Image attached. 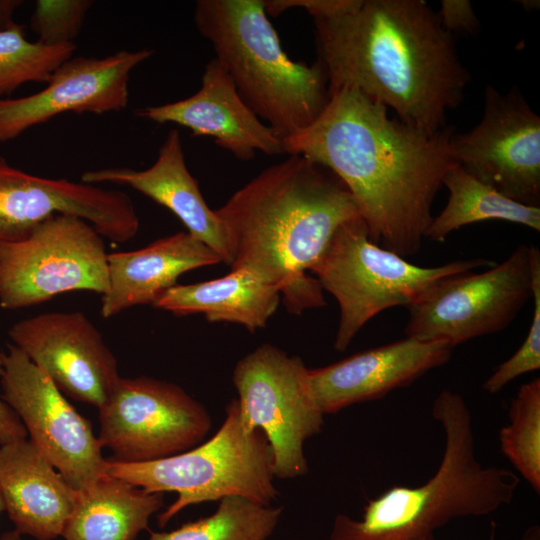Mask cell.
Masks as SVG:
<instances>
[{"instance_id": "cell-1", "label": "cell", "mask_w": 540, "mask_h": 540, "mask_svg": "<svg viewBox=\"0 0 540 540\" xmlns=\"http://www.w3.org/2000/svg\"><path fill=\"white\" fill-rule=\"evenodd\" d=\"M453 128L426 133L356 89L330 92L319 117L282 140L283 152L332 171L352 194L370 239L403 258L421 249L445 174L458 165Z\"/></svg>"}, {"instance_id": "cell-2", "label": "cell", "mask_w": 540, "mask_h": 540, "mask_svg": "<svg viewBox=\"0 0 540 540\" xmlns=\"http://www.w3.org/2000/svg\"><path fill=\"white\" fill-rule=\"evenodd\" d=\"M313 21L329 94L356 89L429 134L447 126L470 75L425 1L363 0L353 12Z\"/></svg>"}, {"instance_id": "cell-3", "label": "cell", "mask_w": 540, "mask_h": 540, "mask_svg": "<svg viewBox=\"0 0 540 540\" xmlns=\"http://www.w3.org/2000/svg\"><path fill=\"white\" fill-rule=\"evenodd\" d=\"M231 254V269H246L277 287L287 310L300 314L326 305L306 271L335 231L361 217L345 184L301 155L261 171L215 210Z\"/></svg>"}, {"instance_id": "cell-4", "label": "cell", "mask_w": 540, "mask_h": 540, "mask_svg": "<svg viewBox=\"0 0 540 540\" xmlns=\"http://www.w3.org/2000/svg\"><path fill=\"white\" fill-rule=\"evenodd\" d=\"M431 414L445 435L435 474L421 486H393L369 500L361 519L337 515L329 540H434V531L450 520L487 516L512 501L520 478L510 469L478 461L465 399L444 389Z\"/></svg>"}, {"instance_id": "cell-5", "label": "cell", "mask_w": 540, "mask_h": 540, "mask_svg": "<svg viewBox=\"0 0 540 540\" xmlns=\"http://www.w3.org/2000/svg\"><path fill=\"white\" fill-rule=\"evenodd\" d=\"M194 23L242 100L281 141L322 113L330 98L323 64L288 57L264 0H199Z\"/></svg>"}, {"instance_id": "cell-6", "label": "cell", "mask_w": 540, "mask_h": 540, "mask_svg": "<svg viewBox=\"0 0 540 540\" xmlns=\"http://www.w3.org/2000/svg\"><path fill=\"white\" fill-rule=\"evenodd\" d=\"M106 472L147 492L177 493V499L157 516L161 528L191 505L234 495L271 505L279 495L271 447L263 432L244 426L237 399L229 402L222 425L204 443L148 462L107 459Z\"/></svg>"}, {"instance_id": "cell-7", "label": "cell", "mask_w": 540, "mask_h": 540, "mask_svg": "<svg viewBox=\"0 0 540 540\" xmlns=\"http://www.w3.org/2000/svg\"><path fill=\"white\" fill-rule=\"evenodd\" d=\"M494 264L492 260L473 258L435 267L414 265L374 243L364 220L357 217L335 231L310 271L338 302L340 318L334 349L343 352L364 325L382 311L407 308L438 281Z\"/></svg>"}, {"instance_id": "cell-8", "label": "cell", "mask_w": 540, "mask_h": 540, "mask_svg": "<svg viewBox=\"0 0 540 540\" xmlns=\"http://www.w3.org/2000/svg\"><path fill=\"white\" fill-rule=\"evenodd\" d=\"M103 236L87 221L57 214L22 240L0 244V307L18 310L72 291L108 289Z\"/></svg>"}, {"instance_id": "cell-9", "label": "cell", "mask_w": 540, "mask_h": 540, "mask_svg": "<svg viewBox=\"0 0 540 540\" xmlns=\"http://www.w3.org/2000/svg\"><path fill=\"white\" fill-rule=\"evenodd\" d=\"M532 298L530 245H518L502 262L444 278L408 309L406 337L453 348L507 328Z\"/></svg>"}, {"instance_id": "cell-10", "label": "cell", "mask_w": 540, "mask_h": 540, "mask_svg": "<svg viewBox=\"0 0 540 540\" xmlns=\"http://www.w3.org/2000/svg\"><path fill=\"white\" fill-rule=\"evenodd\" d=\"M308 370L301 358L263 344L240 359L233 371L241 420L248 430L266 436L279 479L308 473L304 444L324 425V414L309 394Z\"/></svg>"}, {"instance_id": "cell-11", "label": "cell", "mask_w": 540, "mask_h": 540, "mask_svg": "<svg viewBox=\"0 0 540 540\" xmlns=\"http://www.w3.org/2000/svg\"><path fill=\"white\" fill-rule=\"evenodd\" d=\"M99 435L111 460L141 463L187 451L207 436L211 417L179 385L147 376L120 377L98 409Z\"/></svg>"}, {"instance_id": "cell-12", "label": "cell", "mask_w": 540, "mask_h": 540, "mask_svg": "<svg viewBox=\"0 0 540 540\" xmlns=\"http://www.w3.org/2000/svg\"><path fill=\"white\" fill-rule=\"evenodd\" d=\"M1 398L23 424L27 438L77 491L107 475V459L91 422L16 346L7 345Z\"/></svg>"}, {"instance_id": "cell-13", "label": "cell", "mask_w": 540, "mask_h": 540, "mask_svg": "<svg viewBox=\"0 0 540 540\" xmlns=\"http://www.w3.org/2000/svg\"><path fill=\"white\" fill-rule=\"evenodd\" d=\"M451 150L466 172L504 196L528 206L540 203V117L522 94L485 88L481 121L453 134Z\"/></svg>"}, {"instance_id": "cell-14", "label": "cell", "mask_w": 540, "mask_h": 540, "mask_svg": "<svg viewBox=\"0 0 540 540\" xmlns=\"http://www.w3.org/2000/svg\"><path fill=\"white\" fill-rule=\"evenodd\" d=\"M57 214L82 218L103 238L116 243L133 239L140 226L133 201L125 192L32 175L0 155V244L22 240Z\"/></svg>"}, {"instance_id": "cell-15", "label": "cell", "mask_w": 540, "mask_h": 540, "mask_svg": "<svg viewBox=\"0 0 540 540\" xmlns=\"http://www.w3.org/2000/svg\"><path fill=\"white\" fill-rule=\"evenodd\" d=\"M8 336L65 396L97 409L121 377L102 334L80 311L21 319L11 325Z\"/></svg>"}, {"instance_id": "cell-16", "label": "cell", "mask_w": 540, "mask_h": 540, "mask_svg": "<svg viewBox=\"0 0 540 540\" xmlns=\"http://www.w3.org/2000/svg\"><path fill=\"white\" fill-rule=\"evenodd\" d=\"M154 50H120L103 58L77 56L63 62L44 89L34 94L0 98V142L66 112L104 114L128 105L131 72Z\"/></svg>"}, {"instance_id": "cell-17", "label": "cell", "mask_w": 540, "mask_h": 540, "mask_svg": "<svg viewBox=\"0 0 540 540\" xmlns=\"http://www.w3.org/2000/svg\"><path fill=\"white\" fill-rule=\"evenodd\" d=\"M453 347L411 337L367 349L333 364L309 369L310 397L324 415L377 400L446 364Z\"/></svg>"}, {"instance_id": "cell-18", "label": "cell", "mask_w": 540, "mask_h": 540, "mask_svg": "<svg viewBox=\"0 0 540 540\" xmlns=\"http://www.w3.org/2000/svg\"><path fill=\"white\" fill-rule=\"evenodd\" d=\"M135 115L157 124L174 123L193 136H211L222 149L239 160L257 152L283 154L281 139L247 106L233 81L217 61L205 66L200 89L192 96L157 106L138 108Z\"/></svg>"}, {"instance_id": "cell-19", "label": "cell", "mask_w": 540, "mask_h": 540, "mask_svg": "<svg viewBox=\"0 0 540 540\" xmlns=\"http://www.w3.org/2000/svg\"><path fill=\"white\" fill-rule=\"evenodd\" d=\"M81 182L125 185L166 207L188 229V233L212 249L230 265L231 254L224 225L205 202L197 180L189 172L180 133L171 129L162 142L157 159L147 169L104 168L83 172Z\"/></svg>"}, {"instance_id": "cell-20", "label": "cell", "mask_w": 540, "mask_h": 540, "mask_svg": "<svg viewBox=\"0 0 540 540\" xmlns=\"http://www.w3.org/2000/svg\"><path fill=\"white\" fill-rule=\"evenodd\" d=\"M0 494L17 533L53 540L61 536L79 491L25 438L0 446Z\"/></svg>"}, {"instance_id": "cell-21", "label": "cell", "mask_w": 540, "mask_h": 540, "mask_svg": "<svg viewBox=\"0 0 540 540\" xmlns=\"http://www.w3.org/2000/svg\"><path fill=\"white\" fill-rule=\"evenodd\" d=\"M107 260L108 289L100 306L105 319L134 306H153L182 274L222 262L188 232L159 238L137 250L108 253Z\"/></svg>"}, {"instance_id": "cell-22", "label": "cell", "mask_w": 540, "mask_h": 540, "mask_svg": "<svg viewBox=\"0 0 540 540\" xmlns=\"http://www.w3.org/2000/svg\"><path fill=\"white\" fill-rule=\"evenodd\" d=\"M280 290L246 269L220 278L167 290L154 307L177 316L203 314L209 322L240 324L250 332L263 328L280 303Z\"/></svg>"}, {"instance_id": "cell-23", "label": "cell", "mask_w": 540, "mask_h": 540, "mask_svg": "<svg viewBox=\"0 0 540 540\" xmlns=\"http://www.w3.org/2000/svg\"><path fill=\"white\" fill-rule=\"evenodd\" d=\"M164 504V493L147 492L106 475L80 492L61 536L64 540H135L149 529Z\"/></svg>"}, {"instance_id": "cell-24", "label": "cell", "mask_w": 540, "mask_h": 540, "mask_svg": "<svg viewBox=\"0 0 540 540\" xmlns=\"http://www.w3.org/2000/svg\"><path fill=\"white\" fill-rule=\"evenodd\" d=\"M442 185L449 192L443 210L426 231L425 238L444 242L449 234L463 226L499 220L540 231V207L516 202L476 179L456 165L444 176Z\"/></svg>"}, {"instance_id": "cell-25", "label": "cell", "mask_w": 540, "mask_h": 540, "mask_svg": "<svg viewBox=\"0 0 540 540\" xmlns=\"http://www.w3.org/2000/svg\"><path fill=\"white\" fill-rule=\"evenodd\" d=\"M283 509L241 496L219 500L216 511L169 532H150L149 540H268Z\"/></svg>"}, {"instance_id": "cell-26", "label": "cell", "mask_w": 540, "mask_h": 540, "mask_svg": "<svg viewBox=\"0 0 540 540\" xmlns=\"http://www.w3.org/2000/svg\"><path fill=\"white\" fill-rule=\"evenodd\" d=\"M499 432L502 453L533 490L540 493V379L522 384Z\"/></svg>"}, {"instance_id": "cell-27", "label": "cell", "mask_w": 540, "mask_h": 540, "mask_svg": "<svg viewBox=\"0 0 540 540\" xmlns=\"http://www.w3.org/2000/svg\"><path fill=\"white\" fill-rule=\"evenodd\" d=\"M76 50L75 43L56 46L29 41L24 27L0 30V97L30 82L47 83L52 73Z\"/></svg>"}, {"instance_id": "cell-28", "label": "cell", "mask_w": 540, "mask_h": 540, "mask_svg": "<svg viewBox=\"0 0 540 540\" xmlns=\"http://www.w3.org/2000/svg\"><path fill=\"white\" fill-rule=\"evenodd\" d=\"M532 266V322L521 346L507 360L498 365L484 381L483 388L489 394L500 392L511 381L540 368V250L531 244Z\"/></svg>"}, {"instance_id": "cell-29", "label": "cell", "mask_w": 540, "mask_h": 540, "mask_svg": "<svg viewBox=\"0 0 540 540\" xmlns=\"http://www.w3.org/2000/svg\"><path fill=\"white\" fill-rule=\"evenodd\" d=\"M92 5L91 0H37L30 19L37 41L49 46L74 43Z\"/></svg>"}, {"instance_id": "cell-30", "label": "cell", "mask_w": 540, "mask_h": 540, "mask_svg": "<svg viewBox=\"0 0 540 540\" xmlns=\"http://www.w3.org/2000/svg\"><path fill=\"white\" fill-rule=\"evenodd\" d=\"M363 0H264L268 16L276 17L290 8H303L313 18H329L357 10Z\"/></svg>"}, {"instance_id": "cell-31", "label": "cell", "mask_w": 540, "mask_h": 540, "mask_svg": "<svg viewBox=\"0 0 540 540\" xmlns=\"http://www.w3.org/2000/svg\"><path fill=\"white\" fill-rule=\"evenodd\" d=\"M436 15L444 30L453 37L454 35L472 36L480 27L472 4L468 0H442Z\"/></svg>"}, {"instance_id": "cell-32", "label": "cell", "mask_w": 540, "mask_h": 540, "mask_svg": "<svg viewBox=\"0 0 540 540\" xmlns=\"http://www.w3.org/2000/svg\"><path fill=\"white\" fill-rule=\"evenodd\" d=\"M5 352H0V377L4 367ZM27 438V432L18 416L0 397V446Z\"/></svg>"}, {"instance_id": "cell-33", "label": "cell", "mask_w": 540, "mask_h": 540, "mask_svg": "<svg viewBox=\"0 0 540 540\" xmlns=\"http://www.w3.org/2000/svg\"><path fill=\"white\" fill-rule=\"evenodd\" d=\"M21 4L20 0H0V30H6L16 24L13 14Z\"/></svg>"}, {"instance_id": "cell-34", "label": "cell", "mask_w": 540, "mask_h": 540, "mask_svg": "<svg viewBox=\"0 0 540 540\" xmlns=\"http://www.w3.org/2000/svg\"><path fill=\"white\" fill-rule=\"evenodd\" d=\"M520 540H540V527L538 525L527 527Z\"/></svg>"}, {"instance_id": "cell-35", "label": "cell", "mask_w": 540, "mask_h": 540, "mask_svg": "<svg viewBox=\"0 0 540 540\" xmlns=\"http://www.w3.org/2000/svg\"><path fill=\"white\" fill-rule=\"evenodd\" d=\"M0 540H23L22 535L15 530L7 531L0 536Z\"/></svg>"}, {"instance_id": "cell-36", "label": "cell", "mask_w": 540, "mask_h": 540, "mask_svg": "<svg viewBox=\"0 0 540 540\" xmlns=\"http://www.w3.org/2000/svg\"><path fill=\"white\" fill-rule=\"evenodd\" d=\"M519 3L528 11H530L532 9L534 10V9L539 7V1L538 0L537 1L536 0H533V1H530V0L523 1V0H521V1H519Z\"/></svg>"}, {"instance_id": "cell-37", "label": "cell", "mask_w": 540, "mask_h": 540, "mask_svg": "<svg viewBox=\"0 0 540 540\" xmlns=\"http://www.w3.org/2000/svg\"><path fill=\"white\" fill-rule=\"evenodd\" d=\"M3 512H5V508H4V503L0 494V516Z\"/></svg>"}]
</instances>
